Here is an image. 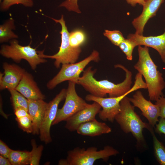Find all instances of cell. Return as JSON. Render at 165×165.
<instances>
[{
	"label": "cell",
	"instance_id": "6da1fadb",
	"mask_svg": "<svg viewBox=\"0 0 165 165\" xmlns=\"http://www.w3.org/2000/svg\"><path fill=\"white\" fill-rule=\"evenodd\" d=\"M114 67L120 68L125 72V78L120 83L116 84L107 79L97 80L94 77L96 70H93L92 67L90 66L84 70L82 76L79 79L78 84L82 86L90 94L96 97H104L107 94L109 97L122 96L131 88L132 73L121 64L115 65Z\"/></svg>",
	"mask_w": 165,
	"mask_h": 165
},
{
	"label": "cell",
	"instance_id": "7a4b0ae2",
	"mask_svg": "<svg viewBox=\"0 0 165 165\" xmlns=\"http://www.w3.org/2000/svg\"><path fill=\"white\" fill-rule=\"evenodd\" d=\"M139 58L134 68L144 77L150 100L157 101L163 96L165 82L150 55L148 47L138 46Z\"/></svg>",
	"mask_w": 165,
	"mask_h": 165
},
{
	"label": "cell",
	"instance_id": "3957f363",
	"mask_svg": "<svg viewBox=\"0 0 165 165\" xmlns=\"http://www.w3.org/2000/svg\"><path fill=\"white\" fill-rule=\"evenodd\" d=\"M119 153L118 150L109 145L105 146L100 150L94 147L86 149L77 147L68 151L66 158L60 160L58 164L93 165L97 160L102 159L106 162L110 156H116Z\"/></svg>",
	"mask_w": 165,
	"mask_h": 165
},
{
	"label": "cell",
	"instance_id": "277c9868",
	"mask_svg": "<svg viewBox=\"0 0 165 165\" xmlns=\"http://www.w3.org/2000/svg\"><path fill=\"white\" fill-rule=\"evenodd\" d=\"M120 105V111L115 120L125 133H131L139 142L143 141V129L146 128L151 132L153 131L150 125L142 121L134 111L135 107L131 105L127 96L121 101Z\"/></svg>",
	"mask_w": 165,
	"mask_h": 165
},
{
	"label": "cell",
	"instance_id": "5b68a950",
	"mask_svg": "<svg viewBox=\"0 0 165 165\" xmlns=\"http://www.w3.org/2000/svg\"><path fill=\"white\" fill-rule=\"evenodd\" d=\"M142 75L137 74L133 86L126 93L116 97L105 98L96 97L91 94L85 97L87 101L96 102L102 108L98 113L99 118L103 121H108L113 123L116 116L120 110V102L122 99L130 93L140 89H147V86L143 80Z\"/></svg>",
	"mask_w": 165,
	"mask_h": 165
},
{
	"label": "cell",
	"instance_id": "8992f818",
	"mask_svg": "<svg viewBox=\"0 0 165 165\" xmlns=\"http://www.w3.org/2000/svg\"><path fill=\"white\" fill-rule=\"evenodd\" d=\"M56 23L60 24L61 27L60 32L61 35V43L58 51L52 55H45L44 50L38 51L39 56L43 58L54 59V65L59 68L61 64L75 63L78 59L82 51L81 47H74L70 43V32H69L64 20V16L62 15L60 19L51 18Z\"/></svg>",
	"mask_w": 165,
	"mask_h": 165
},
{
	"label": "cell",
	"instance_id": "52a82bcc",
	"mask_svg": "<svg viewBox=\"0 0 165 165\" xmlns=\"http://www.w3.org/2000/svg\"><path fill=\"white\" fill-rule=\"evenodd\" d=\"M0 53L3 57L11 59L17 63L22 59L25 60L33 70H35L38 65L47 62L45 58L39 56L36 48L31 47L30 45L21 46L16 39L10 40L9 45H2Z\"/></svg>",
	"mask_w": 165,
	"mask_h": 165
},
{
	"label": "cell",
	"instance_id": "ba28073f",
	"mask_svg": "<svg viewBox=\"0 0 165 165\" xmlns=\"http://www.w3.org/2000/svg\"><path fill=\"white\" fill-rule=\"evenodd\" d=\"M100 60L99 53L94 50L89 56L80 61L62 64L58 73L47 83V88L53 89L58 84L66 81L78 84L80 75L86 66L91 61L98 62Z\"/></svg>",
	"mask_w": 165,
	"mask_h": 165
},
{
	"label": "cell",
	"instance_id": "9c48e42d",
	"mask_svg": "<svg viewBox=\"0 0 165 165\" xmlns=\"http://www.w3.org/2000/svg\"><path fill=\"white\" fill-rule=\"evenodd\" d=\"M76 84L74 82L68 81L64 103L62 108L58 109L52 125L62 121H66L88 104L77 94L75 90Z\"/></svg>",
	"mask_w": 165,
	"mask_h": 165
},
{
	"label": "cell",
	"instance_id": "30bf717a",
	"mask_svg": "<svg viewBox=\"0 0 165 165\" xmlns=\"http://www.w3.org/2000/svg\"><path fill=\"white\" fill-rule=\"evenodd\" d=\"M66 92L67 89H63L52 100L48 103L39 130L40 139L46 144L52 141L50 134L51 126L56 116L58 105L65 99Z\"/></svg>",
	"mask_w": 165,
	"mask_h": 165
},
{
	"label": "cell",
	"instance_id": "8fae6325",
	"mask_svg": "<svg viewBox=\"0 0 165 165\" xmlns=\"http://www.w3.org/2000/svg\"><path fill=\"white\" fill-rule=\"evenodd\" d=\"M130 101L134 107L138 108L141 111L142 115L148 120L149 124L154 127L159 122L160 115V108L157 104H153L150 101L146 99L142 92L137 91L132 98H129Z\"/></svg>",
	"mask_w": 165,
	"mask_h": 165
},
{
	"label": "cell",
	"instance_id": "7c38bea8",
	"mask_svg": "<svg viewBox=\"0 0 165 165\" xmlns=\"http://www.w3.org/2000/svg\"><path fill=\"white\" fill-rule=\"evenodd\" d=\"M3 73L0 74V89H16L21 80L25 70L15 64L3 63Z\"/></svg>",
	"mask_w": 165,
	"mask_h": 165
},
{
	"label": "cell",
	"instance_id": "4fadbf2b",
	"mask_svg": "<svg viewBox=\"0 0 165 165\" xmlns=\"http://www.w3.org/2000/svg\"><path fill=\"white\" fill-rule=\"evenodd\" d=\"M101 107L96 102L88 104L84 108L68 118L66 121L65 127L70 131H76L82 123L95 119Z\"/></svg>",
	"mask_w": 165,
	"mask_h": 165
},
{
	"label": "cell",
	"instance_id": "5bb4252c",
	"mask_svg": "<svg viewBox=\"0 0 165 165\" xmlns=\"http://www.w3.org/2000/svg\"><path fill=\"white\" fill-rule=\"evenodd\" d=\"M165 0H146L143 6L142 12L132 22L135 28V33L143 35L145 24L148 20L156 15V13Z\"/></svg>",
	"mask_w": 165,
	"mask_h": 165
},
{
	"label": "cell",
	"instance_id": "9a60e30c",
	"mask_svg": "<svg viewBox=\"0 0 165 165\" xmlns=\"http://www.w3.org/2000/svg\"><path fill=\"white\" fill-rule=\"evenodd\" d=\"M127 39L133 42L136 46H144L155 49L165 63V28L163 33L158 36H145L135 33L130 34Z\"/></svg>",
	"mask_w": 165,
	"mask_h": 165
},
{
	"label": "cell",
	"instance_id": "2e32d148",
	"mask_svg": "<svg viewBox=\"0 0 165 165\" xmlns=\"http://www.w3.org/2000/svg\"><path fill=\"white\" fill-rule=\"evenodd\" d=\"M16 89L28 100H44L45 98L32 75L26 71Z\"/></svg>",
	"mask_w": 165,
	"mask_h": 165
},
{
	"label": "cell",
	"instance_id": "e0dca14e",
	"mask_svg": "<svg viewBox=\"0 0 165 165\" xmlns=\"http://www.w3.org/2000/svg\"><path fill=\"white\" fill-rule=\"evenodd\" d=\"M47 104L43 99L28 100V111L32 122V133L34 135L39 134Z\"/></svg>",
	"mask_w": 165,
	"mask_h": 165
},
{
	"label": "cell",
	"instance_id": "ac0fdd59",
	"mask_svg": "<svg viewBox=\"0 0 165 165\" xmlns=\"http://www.w3.org/2000/svg\"><path fill=\"white\" fill-rule=\"evenodd\" d=\"M111 128L105 123L96 119L82 123L79 127L77 133L83 136L94 137L111 132Z\"/></svg>",
	"mask_w": 165,
	"mask_h": 165
},
{
	"label": "cell",
	"instance_id": "d6986e66",
	"mask_svg": "<svg viewBox=\"0 0 165 165\" xmlns=\"http://www.w3.org/2000/svg\"><path fill=\"white\" fill-rule=\"evenodd\" d=\"M15 29L14 20L10 18L3 24L0 25V42H8L14 39L17 38L18 36L13 31Z\"/></svg>",
	"mask_w": 165,
	"mask_h": 165
},
{
	"label": "cell",
	"instance_id": "ffe728a7",
	"mask_svg": "<svg viewBox=\"0 0 165 165\" xmlns=\"http://www.w3.org/2000/svg\"><path fill=\"white\" fill-rule=\"evenodd\" d=\"M31 152L12 149L8 159L12 165H30Z\"/></svg>",
	"mask_w": 165,
	"mask_h": 165
},
{
	"label": "cell",
	"instance_id": "44dd1931",
	"mask_svg": "<svg viewBox=\"0 0 165 165\" xmlns=\"http://www.w3.org/2000/svg\"><path fill=\"white\" fill-rule=\"evenodd\" d=\"M9 91L11 95L10 100L13 109L22 107L28 110V100L16 89Z\"/></svg>",
	"mask_w": 165,
	"mask_h": 165
},
{
	"label": "cell",
	"instance_id": "7402d4cb",
	"mask_svg": "<svg viewBox=\"0 0 165 165\" xmlns=\"http://www.w3.org/2000/svg\"><path fill=\"white\" fill-rule=\"evenodd\" d=\"M152 133L153 136L155 156L160 164L165 165V147L163 144L158 140L153 131Z\"/></svg>",
	"mask_w": 165,
	"mask_h": 165
},
{
	"label": "cell",
	"instance_id": "603a6c76",
	"mask_svg": "<svg viewBox=\"0 0 165 165\" xmlns=\"http://www.w3.org/2000/svg\"><path fill=\"white\" fill-rule=\"evenodd\" d=\"M86 35L81 29H76L70 32L69 39L71 46L74 47H80L85 42Z\"/></svg>",
	"mask_w": 165,
	"mask_h": 165
},
{
	"label": "cell",
	"instance_id": "cb8c5ba5",
	"mask_svg": "<svg viewBox=\"0 0 165 165\" xmlns=\"http://www.w3.org/2000/svg\"><path fill=\"white\" fill-rule=\"evenodd\" d=\"M31 143L32 149L31 151L30 165H39L43 147L41 145L37 146L34 139H32L31 140Z\"/></svg>",
	"mask_w": 165,
	"mask_h": 165
},
{
	"label": "cell",
	"instance_id": "d4e9b609",
	"mask_svg": "<svg viewBox=\"0 0 165 165\" xmlns=\"http://www.w3.org/2000/svg\"><path fill=\"white\" fill-rule=\"evenodd\" d=\"M103 35L113 44L118 46L125 39L122 33L119 30H105L103 33Z\"/></svg>",
	"mask_w": 165,
	"mask_h": 165
},
{
	"label": "cell",
	"instance_id": "484cf974",
	"mask_svg": "<svg viewBox=\"0 0 165 165\" xmlns=\"http://www.w3.org/2000/svg\"><path fill=\"white\" fill-rule=\"evenodd\" d=\"M15 4H21L25 7H31L34 3L32 0H3L1 2V10H6L11 6Z\"/></svg>",
	"mask_w": 165,
	"mask_h": 165
},
{
	"label": "cell",
	"instance_id": "4316f807",
	"mask_svg": "<svg viewBox=\"0 0 165 165\" xmlns=\"http://www.w3.org/2000/svg\"><path fill=\"white\" fill-rule=\"evenodd\" d=\"M119 46L126 55L127 59L128 60L132 61L133 51L136 46L135 44L127 38L125 39Z\"/></svg>",
	"mask_w": 165,
	"mask_h": 165
},
{
	"label": "cell",
	"instance_id": "83f0119b",
	"mask_svg": "<svg viewBox=\"0 0 165 165\" xmlns=\"http://www.w3.org/2000/svg\"><path fill=\"white\" fill-rule=\"evenodd\" d=\"M19 127L24 131L27 133H32L33 124L30 115L20 118H16Z\"/></svg>",
	"mask_w": 165,
	"mask_h": 165
},
{
	"label": "cell",
	"instance_id": "f1b7e54d",
	"mask_svg": "<svg viewBox=\"0 0 165 165\" xmlns=\"http://www.w3.org/2000/svg\"><path fill=\"white\" fill-rule=\"evenodd\" d=\"M78 0H66L60 5V6L65 8L69 11L80 13L81 12L79 7Z\"/></svg>",
	"mask_w": 165,
	"mask_h": 165
},
{
	"label": "cell",
	"instance_id": "f546056e",
	"mask_svg": "<svg viewBox=\"0 0 165 165\" xmlns=\"http://www.w3.org/2000/svg\"><path fill=\"white\" fill-rule=\"evenodd\" d=\"M12 150L2 140H0V154L4 157L8 158L10 153Z\"/></svg>",
	"mask_w": 165,
	"mask_h": 165
},
{
	"label": "cell",
	"instance_id": "4dcf8cb0",
	"mask_svg": "<svg viewBox=\"0 0 165 165\" xmlns=\"http://www.w3.org/2000/svg\"><path fill=\"white\" fill-rule=\"evenodd\" d=\"M156 101L155 104L158 105L160 108V117L165 118V98L162 96Z\"/></svg>",
	"mask_w": 165,
	"mask_h": 165
},
{
	"label": "cell",
	"instance_id": "1f68e13d",
	"mask_svg": "<svg viewBox=\"0 0 165 165\" xmlns=\"http://www.w3.org/2000/svg\"><path fill=\"white\" fill-rule=\"evenodd\" d=\"M156 125L155 130L156 132L165 134V118L160 117L158 123Z\"/></svg>",
	"mask_w": 165,
	"mask_h": 165
},
{
	"label": "cell",
	"instance_id": "d6a6232c",
	"mask_svg": "<svg viewBox=\"0 0 165 165\" xmlns=\"http://www.w3.org/2000/svg\"><path fill=\"white\" fill-rule=\"evenodd\" d=\"M16 118H19L30 115L28 111L23 108H18L14 110Z\"/></svg>",
	"mask_w": 165,
	"mask_h": 165
},
{
	"label": "cell",
	"instance_id": "836d02e7",
	"mask_svg": "<svg viewBox=\"0 0 165 165\" xmlns=\"http://www.w3.org/2000/svg\"><path fill=\"white\" fill-rule=\"evenodd\" d=\"M146 0H126L127 3L130 5L132 6H135L138 4L143 6Z\"/></svg>",
	"mask_w": 165,
	"mask_h": 165
},
{
	"label": "cell",
	"instance_id": "e575fe53",
	"mask_svg": "<svg viewBox=\"0 0 165 165\" xmlns=\"http://www.w3.org/2000/svg\"><path fill=\"white\" fill-rule=\"evenodd\" d=\"M0 165H11V164L8 158L1 155L0 156Z\"/></svg>",
	"mask_w": 165,
	"mask_h": 165
},
{
	"label": "cell",
	"instance_id": "d590c367",
	"mask_svg": "<svg viewBox=\"0 0 165 165\" xmlns=\"http://www.w3.org/2000/svg\"><path fill=\"white\" fill-rule=\"evenodd\" d=\"M0 2H2V0H0Z\"/></svg>",
	"mask_w": 165,
	"mask_h": 165
}]
</instances>
